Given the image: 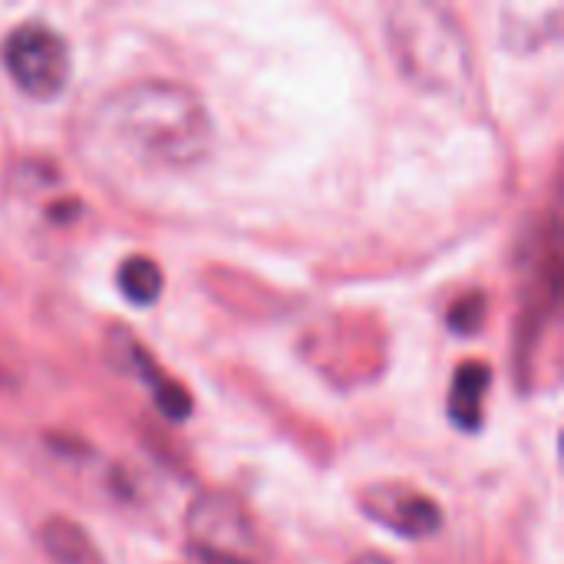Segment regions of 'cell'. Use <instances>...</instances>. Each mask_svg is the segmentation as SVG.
I'll return each instance as SVG.
<instances>
[{"label": "cell", "mask_w": 564, "mask_h": 564, "mask_svg": "<svg viewBox=\"0 0 564 564\" xmlns=\"http://www.w3.org/2000/svg\"><path fill=\"white\" fill-rule=\"evenodd\" d=\"M492 383V370L482 360H466L453 373L449 387V420L456 430L476 433L482 426V406H486V390Z\"/></svg>", "instance_id": "8992f818"}, {"label": "cell", "mask_w": 564, "mask_h": 564, "mask_svg": "<svg viewBox=\"0 0 564 564\" xmlns=\"http://www.w3.org/2000/svg\"><path fill=\"white\" fill-rule=\"evenodd\" d=\"M198 564H251L248 558H228V555H208V552H195Z\"/></svg>", "instance_id": "7c38bea8"}, {"label": "cell", "mask_w": 564, "mask_h": 564, "mask_svg": "<svg viewBox=\"0 0 564 564\" xmlns=\"http://www.w3.org/2000/svg\"><path fill=\"white\" fill-rule=\"evenodd\" d=\"M387 40L403 79L413 86L426 93H459L473 83V43L449 7L426 0L390 3Z\"/></svg>", "instance_id": "7a4b0ae2"}, {"label": "cell", "mask_w": 564, "mask_h": 564, "mask_svg": "<svg viewBox=\"0 0 564 564\" xmlns=\"http://www.w3.org/2000/svg\"><path fill=\"white\" fill-rule=\"evenodd\" d=\"M486 314H489V301L486 294L473 291V294H463L459 301H453L449 307V330L463 334V337H473L486 327Z\"/></svg>", "instance_id": "8fae6325"}, {"label": "cell", "mask_w": 564, "mask_h": 564, "mask_svg": "<svg viewBox=\"0 0 564 564\" xmlns=\"http://www.w3.org/2000/svg\"><path fill=\"white\" fill-rule=\"evenodd\" d=\"M3 66L17 89L40 102L56 99L69 83L66 40L46 23H20L3 40Z\"/></svg>", "instance_id": "3957f363"}, {"label": "cell", "mask_w": 564, "mask_h": 564, "mask_svg": "<svg viewBox=\"0 0 564 564\" xmlns=\"http://www.w3.org/2000/svg\"><path fill=\"white\" fill-rule=\"evenodd\" d=\"M192 545L195 552L248 558L251 549V522L241 506L228 496H202L188 512Z\"/></svg>", "instance_id": "5b68a950"}, {"label": "cell", "mask_w": 564, "mask_h": 564, "mask_svg": "<svg viewBox=\"0 0 564 564\" xmlns=\"http://www.w3.org/2000/svg\"><path fill=\"white\" fill-rule=\"evenodd\" d=\"M350 564H390L383 555H373V552H367V555H360V558H354Z\"/></svg>", "instance_id": "4fadbf2b"}, {"label": "cell", "mask_w": 564, "mask_h": 564, "mask_svg": "<svg viewBox=\"0 0 564 564\" xmlns=\"http://www.w3.org/2000/svg\"><path fill=\"white\" fill-rule=\"evenodd\" d=\"M129 367H132L135 377L149 387V393H152V400H155V406H159V413H162L165 420L185 423V420L192 416V397H188V390H185L178 380H172V377L152 360V354H149L145 347H139L135 340H129Z\"/></svg>", "instance_id": "52a82bcc"}, {"label": "cell", "mask_w": 564, "mask_h": 564, "mask_svg": "<svg viewBox=\"0 0 564 564\" xmlns=\"http://www.w3.org/2000/svg\"><path fill=\"white\" fill-rule=\"evenodd\" d=\"M360 509L367 519H373L387 532H393L400 539H413V542L433 539L443 529L440 502L423 496L413 486H403V482H383V486L364 489Z\"/></svg>", "instance_id": "277c9868"}, {"label": "cell", "mask_w": 564, "mask_h": 564, "mask_svg": "<svg viewBox=\"0 0 564 564\" xmlns=\"http://www.w3.org/2000/svg\"><path fill=\"white\" fill-rule=\"evenodd\" d=\"M40 545L50 564H106L89 532L73 519H50L40 532Z\"/></svg>", "instance_id": "ba28073f"}, {"label": "cell", "mask_w": 564, "mask_h": 564, "mask_svg": "<svg viewBox=\"0 0 564 564\" xmlns=\"http://www.w3.org/2000/svg\"><path fill=\"white\" fill-rule=\"evenodd\" d=\"M162 271L152 258H126L119 268V291L129 304L149 307L162 297Z\"/></svg>", "instance_id": "30bf717a"}, {"label": "cell", "mask_w": 564, "mask_h": 564, "mask_svg": "<svg viewBox=\"0 0 564 564\" xmlns=\"http://www.w3.org/2000/svg\"><path fill=\"white\" fill-rule=\"evenodd\" d=\"M549 10L552 7H522V13L529 17V20H522L512 7H506V13H502V40H506V46L535 50L545 40L558 36V20L542 23V13H549Z\"/></svg>", "instance_id": "9c48e42d"}, {"label": "cell", "mask_w": 564, "mask_h": 564, "mask_svg": "<svg viewBox=\"0 0 564 564\" xmlns=\"http://www.w3.org/2000/svg\"><path fill=\"white\" fill-rule=\"evenodd\" d=\"M86 132L109 165L142 172L192 169L215 142L202 96L172 79H142L109 93Z\"/></svg>", "instance_id": "6da1fadb"}]
</instances>
